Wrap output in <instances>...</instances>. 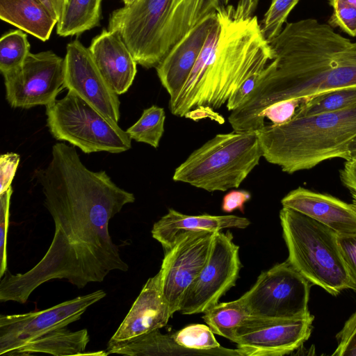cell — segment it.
I'll list each match as a JSON object with an SVG mask.
<instances>
[{
    "label": "cell",
    "mask_w": 356,
    "mask_h": 356,
    "mask_svg": "<svg viewBox=\"0 0 356 356\" xmlns=\"http://www.w3.org/2000/svg\"><path fill=\"white\" fill-rule=\"evenodd\" d=\"M0 18L44 42L58 22L40 0H0Z\"/></svg>",
    "instance_id": "obj_21"
},
{
    "label": "cell",
    "mask_w": 356,
    "mask_h": 356,
    "mask_svg": "<svg viewBox=\"0 0 356 356\" xmlns=\"http://www.w3.org/2000/svg\"><path fill=\"white\" fill-rule=\"evenodd\" d=\"M269 163L288 174L309 170L334 158L348 159L347 147L356 137V104L344 109L293 118L256 131Z\"/></svg>",
    "instance_id": "obj_5"
},
{
    "label": "cell",
    "mask_w": 356,
    "mask_h": 356,
    "mask_svg": "<svg viewBox=\"0 0 356 356\" xmlns=\"http://www.w3.org/2000/svg\"><path fill=\"white\" fill-rule=\"evenodd\" d=\"M65 60L51 50L30 53L18 67L4 74L6 99L13 108L48 106L64 88Z\"/></svg>",
    "instance_id": "obj_11"
},
{
    "label": "cell",
    "mask_w": 356,
    "mask_h": 356,
    "mask_svg": "<svg viewBox=\"0 0 356 356\" xmlns=\"http://www.w3.org/2000/svg\"><path fill=\"white\" fill-rule=\"evenodd\" d=\"M248 316L238 298L230 302H218L204 312L202 318L214 334L233 341L236 329Z\"/></svg>",
    "instance_id": "obj_25"
},
{
    "label": "cell",
    "mask_w": 356,
    "mask_h": 356,
    "mask_svg": "<svg viewBox=\"0 0 356 356\" xmlns=\"http://www.w3.org/2000/svg\"><path fill=\"white\" fill-rule=\"evenodd\" d=\"M165 114L156 105L145 108L138 120L127 129L132 140L157 148L164 133Z\"/></svg>",
    "instance_id": "obj_28"
},
{
    "label": "cell",
    "mask_w": 356,
    "mask_h": 356,
    "mask_svg": "<svg viewBox=\"0 0 356 356\" xmlns=\"http://www.w3.org/2000/svg\"><path fill=\"white\" fill-rule=\"evenodd\" d=\"M250 224L249 219L235 215H186L169 209L168 213L154 224L152 235L161 244L165 252L185 234L202 231L216 232L228 228L245 229Z\"/></svg>",
    "instance_id": "obj_20"
},
{
    "label": "cell",
    "mask_w": 356,
    "mask_h": 356,
    "mask_svg": "<svg viewBox=\"0 0 356 356\" xmlns=\"http://www.w3.org/2000/svg\"><path fill=\"white\" fill-rule=\"evenodd\" d=\"M263 157L256 131L218 134L175 170V181L209 192L238 188Z\"/></svg>",
    "instance_id": "obj_7"
},
{
    "label": "cell",
    "mask_w": 356,
    "mask_h": 356,
    "mask_svg": "<svg viewBox=\"0 0 356 356\" xmlns=\"http://www.w3.org/2000/svg\"><path fill=\"white\" fill-rule=\"evenodd\" d=\"M136 0H123L124 6H128L133 3Z\"/></svg>",
    "instance_id": "obj_43"
},
{
    "label": "cell",
    "mask_w": 356,
    "mask_h": 356,
    "mask_svg": "<svg viewBox=\"0 0 356 356\" xmlns=\"http://www.w3.org/2000/svg\"><path fill=\"white\" fill-rule=\"evenodd\" d=\"M215 232L185 234L164 252L161 269V291L172 316L179 311L189 286L204 266Z\"/></svg>",
    "instance_id": "obj_14"
},
{
    "label": "cell",
    "mask_w": 356,
    "mask_h": 356,
    "mask_svg": "<svg viewBox=\"0 0 356 356\" xmlns=\"http://www.w3.org/2000/svg\"><path fill=\"white\" fill-rule=\"evenodd\" d=\"M102 0H65L56 24L62 37L79 35L99 25Z\"/></svg>",
    "instance_id": "obj_24"
},
{
    "label": "cell",
    "mask_w": 356,
    "mask_h": 356,
    "mask_svg": "<svg viewBox=\"0 0 356 356\" xmlns=\"http://www.w3.org/2000/svg\"><path fill=\"white\" fill-rule=\"evenodd\" d=\"M269 44L274 58L246 102L228 117L235 131H257L259 113L273 103L356 86V42L328 24L314 18L287 23Z\"/></svg>",
    "instance_id": "obj_2"
},
{
    "label": "cell",
    "mask_w": 356,
    "mask_h": 356,
    "mask_svg": "<svg viewBox=\"0 0 356 356\" xmlns=\"http://www.w3.org/2000/svg\"><path fill=\"white\" fill-rule=\"evenodd\" d=\"M340 177L343 185L352 193H356V156L346 160L340 171Z\"/></svg>",
    "instance_id": "obj_39"
},
{
    "label": "cell",
    "mask_w": 356,
    "mask_h": 356,
    "mask_svg": "<svg viewBox=\"0 0 356 356\" xmlns=\"http://www.w3.org/2000/svg\"><path fill=\"white\" fill-rule=\"evenodd\" d=\"M106 353L123 355H213L209 352L184 348L175 342L172 334H163L159 329L132 339L108 343Z\"/></svg>",
    "instance_id": "obj_23"
},
{
    "label": "cell",
    "mask_w": 356,
    "mask_h": 356,
    "mask_svg": "<svg viewBox=\"0 0 356 356\" xmlns=\"http://www.w3.org/2000/svg\"><path fill=\"white\" fill-rule=\"evenodd\" d=\"M308 98H293L273 103L265 108L258 117L259 129L266 124L280 125L290 121L298 108ZM257 130V131H258Z\"/></svg>",
    "instance_id": "obj_31"
},
{
    "label": "cell",
    "mask_w": 356,
    "mask_h": 356,
    "mask_svg": "<svg viewBox=\"0 0 356 356\" xmlns=\"http://www.w3.org/2000/svg\"><path fill=\"white\" fill-rule=\"evenodd\" d=\"M229 0H136L110 15L116 31L137 64L156 67L195 26Z\"/></svg>",
    "instance_id": "obj_4"
},
{
    "label": "cell",
    "mask_w": 356,
    "mask_h": 356,
    "mask_svg": "<svg viewBox=\"0 0 356 356\" xmlns=\"http://www.w3.org/2000/svg\"><path fill=\"white\" fill-rule=\"evenodd\" d=\"M328 3L333 9L328 24L356 36V0H328Z\"/></svg>",
    "instance_id": "obj_32"
},
{
    "label": "cell",
    "mask_w": 356,
    "mask_h": 356,
    "mask_svg": "<svg viewBox=\"0 0 356 356\" xmlns=\"http://www.w3.org/2000/svg\"><path fill=\"white\" fill-rule=\"evenodd\" d=\"M259 0H239L235 8V16L238 18H248L253 16Z\"/></svg>",
    "instance_id": "obj_40"
},
{
    "label": "cell",
    "mask_w": 356,
    "mask_h": 356,
    "mask_svg": "<svg viewBox=\"0 0 356 356\" xmlns=\"http://www.w3.org/2000/svg\"><path fill=\"white\" fill-rule=\"evenodd\" d=\"M27 35L22 30H13L0 39V71L4 74L18 67L30 54Z\"/></svg>",
    "instance_id": "obj_29"
},
{
    "label": "cell",
    "mask_w": 356,
    "mask_h": 356,
    "mask_svg": "<svg viewBox=\"0 0 356 356\" xmlns=\"http://www.w3.org/2000/svg\"><path fill=\"white\" fill-rule=\"evenodd\" d=\"M37 178L55 231L42 259L24 273H5L0 282V301L25 303L41 284L66 280L79 289L102 282L113 270L129 266L108 232L109 220L134 195L117 186L104 171L89 170L74 147L56 143L51 158Z\"/></svg>",
    "instance_id": "obj_1"
},
{
    "label": "cell",
    "mask_w": 356,
    "mask_h": 356,
    "mask_svg": "<svg viewBox=\"0 0 356 356\" xmlns=\"http://www.w3.org/2000/svg\"><path fill=\"white\" fill-rule=\"evenodd\" d=\"M210 32L186 83L169 100L172 114L193 120L215 119L216 109L250 76L274 58L257 16L238 18L228 4L217 12Z\"/></svg>",
    "instance_id": "obj_3"
},
{
    "label": "cell",
    "mask_w": 356,
    "mask_h": 356,
    "mask_svg": "<svg viewBox=\"0 0 356 356\" xmlns=\"http://www.w3.org/2000/svg\"><path fill=\"white\" fill-rule=\"evenodd\" d=\"M88 49L111 88L118 95L127 92L135 79L137 63L120 34L103 30Z\"/></svg>",
    "instance_id": "obj_19"
},
{
    "label": "cell",
    "mask_w": 356,
    "mask_h": 356,
    "mask_svg": "<svg viewBox=\"0 0 356 356\" xmlns=\"http://www.w3.org/2000/svg\"><path fill=\"white\" fill-rule=\"evenodd\" d=\"M64 60V88L77 94L109 120L118 123V95L100 73L88 48L79 40L69 42Z\"/></svg>",
    "instance_id": "obj_15"
},
{
    "label": "cell",
    "mask_w": 356,
    "mask_h": 356,
    "mask_svg": "<svg viewBox=\"0 0 356 356\" xmlns=\"http://www.w3.org/2000/svg\"><path fill=\"white\" fill-rule=\"evenodd\" d=\"M13 188L0 194V277L7 272L6 243Z\"/></svg>",
    "instance_id": "obj_33"
},
{
    "label": "cell",
    "mask_w": 356,
    "mask_h": 356,
    "mask_svg": "<svg viewBox=\"0 0 356 356\" xmlns=\"http://www.w3.org/2000/svg\"><path fill=\"white\" fill-rule=\"evenodd\" d=\"M299 1L300 0H271V3L260 24L261 33L268 42L281 33L289 13Z\"/></svg>",
    "instance_id": "obj_30"
},
{
    "label": "cell",
    "mask_w": 356,
    "mask_h": 356,
    "mask_svg": "<svg viewBox=\"0 0 356 356\" xmlns=\"http://www.w3.org/2000/svg\"><path fill=\"white\" fill-rule=\"evenodd\" d=\"M90 341L86 329L72 332L66 327L56 329L29 341L10 356L46 353L56 356L84 355Z\"/></svg>",
    "instance_id": "obj_22"
},
{
    "label": "cell",
    "mask_w": 356,
    "mask_h": 356,
    "mask_svg": "<svg viewBox=\"0 0 356 356\" xmlns=\"http://www.w3.org/2000/svg\"><path fill=\"white\" fill-rule=\"evenodd\" d=\"M241 266L239 246L232 233L216 232L207 261L186 291L178 312L204 313L216 305L236 285Z\"/></svg>",
    "instance_id": "obj_10"
},
{
    "label": "cell",
    "mask_w": 356,
    "mask_h": 356,
    "mask_svg": "<svg viewBox=\"0 0 356 356\" xmlns=\"http://www.w3.org/2000/svg\"><path fill=\"white\" fill-rule=\"evenodd\" d=\"M353 195V204L356 208V193H352Z\"/></svg>",
    "instance_id": "obj_44"
},
{
    "label": "cell",
    "mask_w": 356,
    "mask_h": 356,
    "mask_svg": "<svg viewBox=\"0 0 356 356\" xmlns=\"http://www.w3.org/2000/svg\"><path fill=\"white\" fill-rule=\"evenodd\" d=\"M347 152L348 159L354 156H356V137H355L348 145Z\"/></svg>",
    "instance_id": "obj_42"
},
{
    "label": "cell",
    "mask_w": 356,
    "mask_h": 356,
    "mask_svg": "<svg viewBox=\"0 0 356 356\" xmlns=\"http://www.w3.org/2000/svg\"><path fill=\"white\" fill-rule=\"evenodd\" d=\"M314 317L267 318L249 316L236 329L233 342L241 356H282L310 337Z\"/></svg>",
    "instance_id": "obj_13"
},
{
    "label": "cell",
    "mask_w": 356,
    "mask_h": 356,
    "mask_svg": "<svg viewBox=\"0 0 356 356\" xmlns=\"http://www.w3.org/2000/svg\"><path fill=\"white\" fill-rule=\"evenodd\" d=\"M262 71L250 76L230 96L226 104L229 111L237 109L246 102L259 81Z\"/></svg>",
    "instance_id": "obj_37"
},
{
    "label": "cell",
    "mask_w": 356,
    "mask_h": 356,
    "mask_svg": "<svg viewBox=\"0 0 356 356\" xmlns=\"http://www.w3.org/2000/svg\"><path fill=\"white\" fill-rule=\"evenodd\" d=\"M280 219L289 252L287 260L299 273L332 296L351 289L337 232L284 207L280 211Z\"/></svg>",
    "instance_id": "obj_6"
},
{
    "label": "cell",
    "mask_w": 356,
    "mask_h": 356,
    "mask_svg": "<svg viewBox=\"0 0 356 356\" xmlns=\"http://www.w3.org/2000/svg\"><path fill=\"white\" fill-rule=\"evenodd\" d=\"M356 104V86L331 90L307 99L293 118L337 111Z\"/></svg>",
    "instance_id": "obj_26"
},
{
    "label": "cell",
    "mask_w": 356,
    "mask_h": 356,
    "mask_svg": "<svg viewBox=\"0 0 356 356\" xmlns=\"http://www.w3.org/2000/svg\"><path fill=\"white\" fill-rule=\"evenodd\" d=\"M172 316L161 291L159 271L148 279L109 343L125 341L160 329Z\"/></svg>",
    "instance_id": "obj_17"
},
{
    "label": "cell",
    "mask_w": 356,
    "mask_h": 356,
    "mask_svg": "<svg viewBox=\"0 0 356 356\" xmlns=\"http://www.w3.org/2000/svg\"><path fill=\"white\" fill-rule=\"evenodd\" d=\"M44 6L47 8V9L49 11L51 15L58 21L64 5L65 0H40Z\"/></svg>",
    "instance_id": "obj_41"
},
{
    "label": "cell",
    "mask_w": 356,
    "mask_h": 356,
    "mask_svg": "<svg viewBox=\"0 0 356 356\" xmlns=\"http://www.w3.org/2000/svg\"><path fill=\"white\" fill-rule=\"evenodd\" d=\"M211 329L203 324H191L172 334L179 346L192 350L206 351L213 355L241 356L237 349L224 348L216 341Z\"/></svg>",
    "instance_id": "obj_27"
},
{
    "label": "cell",
    "mask_w": 356,
    "mask_h": 356,
    "mask_svg": "<svg viewBox=\"0 0 356 356\" xmlns=\"http://www.w3.org/2000/svg\"><path fill=\"white\" fill-rule=\"evenodd\" d=\"M20 161L17 153L8 152L0 157V194L10 187L15 175Z\"/></svg>",
    "instance_id": "obj_36"
},
{
    "label": "cell",
    "mask_w": 356,
    "mask_h": 356,
    "mask_svg": "<svg viewBox=\"0 0 356 356\" xmlns=\"http://www.w3.org/2000/svg\"><path fill=\"white\" fill-rule=\"evenodd\" d=\"M312 284L288 261L262 272L254 285L239 299L250 316L297 318L308 309Z\"/></svg>",
    "instance_id": "obj_9"
},
{
    "label": "cell",
    "mask_w": 356,
    "mask_h": 356,
    "mask_svg": "<svg viewBox=\"0 0 356 356\" xmlns=\"http://www.w3.org/2000/svg\"><path fill=\"white\" fill-rule=\"evenodd\" d=\"M106 296L98 290L54 305L49 309L21 314L0 316V355L11 353L51 330L67 327L80 319L92 305Z\"/></svg>",
    "instance_id": "obj_12"
},
{
    "label": "cell",
    "mask_w": 356,
    "mask_h": 356,
    "mask_svg": "<svg viewBox=\"0 0 356 356\" xmlns=\"http://www.w3.org/2000/svg\"><path fill=\"white\" fill-rule=\"evenodd\" d=\"M282 207L302 213L338 234L356 233V208L328 194L298 187L281 200Z\"/></svg>",
    "instance_id": "obj_18"
},
{
    "label": "cell",
    "mask_w": 356,
    "mask_h": 356,
    "mask_svg": "<svg viewBox=\"0 0 356 356\" xmlns=\"http://www.w3.org/2000/svg\"><path fill=\"white\" fill-rule=\"evenodd\" d=\"M251 195L248 191L232 190L223 197L221 208L224 212L231 213L236 209L244 212V205Z\"/></svg>",
    "instance_id": "obj_38"
},
{
    "label": "cell",
    "mask_w": 356,
    "mask_h": 356,
    "mask_svg": "<svg viewBox=\"0 0 356 356\" xmlns=\"http://www.w3.org/2000/svg\"><path fill=\"white\" fill-rule=\"evenodd\" d=\"M337 347L332 356H356V312L337 334Z\"/></svg>",
    "instance_id": "obj_34"
},
{
    "label": "cell",
    "mask_w": 356,
    "mask_h": 356,
    "mask_svg": "<svg viewBox=\"0 0 356 356\" xmlns=\"http://www.w3.org/2000/svg\"><path fill=\"white\" fill-rule=\"evenodd\" d=\"M47 126L52 136L86 154H118L131 147V138L118 123L109 120L73 91L46 106Z\"/></svg>",
    "instance_id": "obj_8"
},
{
    "label": "cell",
    "mask_w": 356,
    "mask_h": 356,
    "mask_svg": "<svg viewBox=\"0 0 356 356\" xmlns=\"http://www.w3.org/2000/svg\"><path fill=\"white\" fill-rule=\"evenodd\" d=\"M337 241L350 277L351 289L356 292V233L338 234Z\"/></svg>",
    "instance_id": "obj_35"
},
{
    "label": "cell",
    "mask_w": 356,
    "mask_h": 356,
    "mask_svg": "<svg viewBox=\"0 0 356 356\" xmlns=\"http://www.w3.org/2000/svg\"><path fill=\"white\" fill-rule=\"evenodd\" d=\"M217 21V13L204 18L171 49L155 67L170 98L175 96L186 83Z\"/></svg>",
    "instance_id": "obj_16"
}]
</instances>
